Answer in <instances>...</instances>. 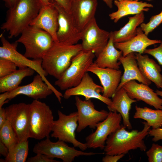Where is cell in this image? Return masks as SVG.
Listing matches in <instances>:
<instances>
[{
    "label": "cell",
    "mask_w": 162,
    "mask_h": 162,
    "mask_svg": "<svg viewBox=\"0 0 162 162\" xmlns=\"http://www.w3.org/2000/svg\"><path fill=\"white\" fill-rule=\"evenodd\" d=\"M146 154L149 162H162V146L153 143Z\"/></svg>",
    "instance_id": "33"
},
{
    "label": "cell",
    "mask_w": 162,
    "mask_h": 162,
    "mask_svg": "<svg viewBox=\"0 0 162 162\" xmlns=\"http://www.w3.org/2000/svg\"><path fill=\"white\" fill-rule=\"evenodd\" d=\"M150 136H152V140L154 142L162 140V128H158L150 130L148 132Z\"/></svg>",
    "instance_id": "38"
},
{
    "label": "cell",
    "mask_w": 162,
    "mask_h": 162,
    "mask_svg": "<svg viewBox=\"0 0 162 162\" xmlns=\"http://www.w3.org/2000/svg\"><path fill=\"white\" fill-rule=\"evenodd\" d=\"M155 92L158 95L161 97L162 98V88L161 91L157 90Z\"/></svg>",
    "instance_id": "46"
},
{
    "label": "cell",
    "mask_w": 162,
    "mask_h": 162,
    "mask_svg": "<svg viewBox=\"0 0 162 162\" xmlns=\"http://www.w3.org/2000/svg\"><path fill=\"white\" fill-rule=\"evenodd\" d=\"M94 54L82 50L72 59L71 64L54 84L61 90H66L77 86L81 82L89 66L93 63Z\"/></svg>",
    "instance_id": "6"
},
{
    "label": "cell",
    "mask_w": 162,
    "mask_h": 162,
    "mask_svg": "<svg viewBox=\"0 0 162 162\" xmlns=\"http://www.w3.org/2000/svg\"><path fill=\"white\" fill-rule=\"evenodd\" d=\"M32 151L35 153H40L52 159H60L64 162H72L76 157L80 156H91L100 153L78 150L74 146H68L62 140L52 142L50 137H46V139L36 144Z\"/></svg>",
    "instance_id": "8"
},
{
    "label": "cell",
    "mask_w": 162,
    "mask_h": 162,
    "mask_svg": "<svg viewBox=\"0 0 162 162\" xmlns=\"http://www.w3.org/2000/svg\"><path fill=\"white\" fill-rule=\"evenodd\" d=\"M5 3L6 7L8 9L13 7L19 0H2Z\"/></svg>",
    "instance_id": "43"
},
{
    "label": "cell",
    "mask_w": 162,
    "mask_h": 162,
    "mask_svg": "<svg viewBox=\"0 0 162 162\" xmlns=\"http://www.w3.org/2000/svg\"><path fill=\"white\" fill-rule=\"evenodd\" d=\"M7 119L11 124L19 142L28 140L31 113L30 104H14L5 108Z\"/></svg>",
    "instance_id": "10"
},
{
    "label": "cell",
    "mask_w": 162,
    "mask_h": 162,
    "mask_svg": "<svg viewBox=\"0 0 162 162\" xmlns=\"http://www.w3.org/2000/svg\"><path fill=\"white\" fill-rule=\"evenodd\" d=\"M58 10L53 4L42 6L30 25L45 31L51 35L54 42H58L56 36L58 26Z\"/></svg>",
    "instance_id": "19"
},
{
    "label": "cell",
    "mask_w": 162,
    "mask_h": 162,
    "mask_svg": "<svg viewBox=\"0 0 162 162\" xmlns=\"http://www.w3.org/2000/svg\"><path fill=\"white\" fill-rule=\"evenodd\" d=\"M142 129L128 131L123 125L107 138L104 149L105 154H125L133 150L139 148L142 151H146L147 147L144 139L148 134L150 127L146 122H142Z\"/></svg>",
    "instance_id": "1"
},
{
    "label": "cell",
    "mask_w": 162,
    "mask_h": 162,
    "mask_svg": "<svg viewBox=\"0 0 162 162\" xmlns=\"http://www.w3.org/2000/svg\"><path fill=\"white\" fill-rule=\"evenodd\" d=\"M16 64L12 61L5 58H0V78L7 76L15 71Z\"/></svg>",
    "instance_id": "34"
},
{
    "label": "cell",
    "mask_w": 162,
    "mask_h": 162,
    "mask_svg": "<svg viewBox=\"0 0 162 162\" xmlns=\"http://www.w3.org/2000/svg\"><path fill=\"white\" fill-rule=\"evenodd\" d=\"M125 154H123L116 155L106 154L102 159L103 162H117L122 158Z\"/></svg>",
    "instance_id": "39"
},
{
    "label": "cell",
    "mask_w": 162,
    "mask_h": 162,
    "mask_svg": "<svg viewBox=\"0 0 162 162\" xmlns=\"http://www.w3.org/2000/svg\"><path fill=\"white\" fill-rule=\"evenodd\" d=\"M39 1L41 3L42 6H45L51 4L49 2L48 0H39Z\"/></svg>",
    "instance_id": "45"
},
{
    "label": "cell",
    "mask_w": 162,
    "mask_h": 162,
    "mask_svg": "<svg viewBox=\"0 0 162 162\" xmlns=\"http://www.w3.org/2000/svg\"><path fill=\"white\" fill-rule=\"evenodd\" d=\"M35 71L28 67L19 68L9 74L0 78V92H10L15 89L25 77L33 75Z\"/></svg>",
    "instance_id": "28"
},
{
    "label": "cell",
    "mask_w": 162,
    "mask_h": 162,
    "mask_svg": "<svg viewBox=\"0 0 162 162\" xmlns=\"http://www.w3.org/2000/svg\"><path fill=\"white\" fill-rule=\"evenodd\" d=\"M27 162H58L53 159L50 158L45 154L38 153L34 156L29 158L27 160Z\"/></svg>",
    "instance_id": "36"
},
{
    "label": "cell",
    "mask_w": 162,
    "mask_h": 162,
    "mask_svg": "<svg viewBox=\"0 0 162 162\" xmlns=\"http://www.w3.org/2000/svg\"><path fill=\"white\" fill-rule=\"evenodd\" d=\"M110 32V37L107 44L96 56V60L94 63L100 67L119 70L121 64L119 59L122 56V52L115 47L112 32Z\"/></svg>",
    "instance_id": "26"
},
{
    "label": "cell",
    "mask_w": 162,
    "mask_h": 162,
    "mask_svg": "<svg viewBox=\"0 0 162 162\" xmlns=\"http://www.w3.org/2000/svg\"><path fill=\"white\" fill-rule=\"evenodd\" d=\"M96 75L103 88V95L107 98L112 97L116 92L122 75L121 70L97 66L94 62L89 67L87 72Z\"/></svg>",
    "instance_id": "16"
},
{
    "label": "cell",
    "mask_w": 162,
    "mask_h": 162,
    "mask_svg": "<svg viewBox=\"0 0 162 162\" xmlns=\"http://www.w3.org/2000/svg\"><path fill=\"white\" fill-rule=\"evenodd\" d=\"M7 120L5 108H0V128H1Z\"/></svg>",
    "instance_id": "40"
},
{
    "label": "cell",
    "mask_w": 162,
    "mask_h": 162,
    "mask_svg": "<svg viewBox=\"0 0 162 162\" xmlns=\"http://www.w3.org/2000/svg\"><path fill=\"white\" fill-rule=\"evenodd\" d=\"M29 137L37 140L50 137L54 121L52 110L45 103L34 100L30 104Z\"/></svg>",
    "instance_id": "7"
},
{
    "label": "cell",
    "mask_w": 162,
    "mask_h": 162,
    "mask_svg": "<svg viewBox=\"0 0 162 162\" xmlns=\"http://www.w3.org/2000/svg\"><path fill=\"white\" fill-rule=\"evenodd\" d=\"M2 46L0 47V58L9 59L14 62L19 68H29L42 77L44 81L52 90L58 100L60 101L63 95L58 91L47 80L48 75L42 67V59H30L19 53L17 50L18 43H10L2 35L0 36Z\"/></svg>",
    "instance_id": "5"
},
{
    "label": "cell",
    "mask_w": 162,
    "mask_h": 162,
    "mask_svg": "<svg viewBox=\"0 0 162 162\" xmlns=\"http://www.w3.org/2000/svg\"><path fill=\"white\" fill-rule=\"evenodd\" d=\"M110 8H112L113 7V0H102Z\"/></svg>",
    "instance_id": "44"
},
{
    "label": "cell",
    "mask_w": 162,
    "mask_h": 162,
    "mask_svg": "<svg viewBox=\"0 0 162 162\" xmlns=\"http://www.w3.org/2000/svg\"><path fill=\"white\" fill-rule=\"evenodd\" d=\"M160 44L157 47L146 49L144 54L151 55L157 60L160 65L162 66V41Z\"/></svg>",
    "instance_id": "35"
},
{
    "label": "cell",
    "mask_w": 162,
    "mask_h": 162,
    "mask_svg": "<svg viewBox=\"0 0 162 162\" xmlns=\"http://www.w3.org/2000/svg\"><path fill=\"white\" fill-rule=\"evenodd\" d=\"M8 152V148L0 141V154L4 157H6Z\"/></svg>",
    "instance_id": "42"
},
{
    "label": "cell",
    "mask_w": 162,
    "mask_h": 162,
    "mask_svg": "<svg viewBox=\"0 0 162 162\" xmlns=\"http://www.w3.org/2000/svg\"><path fill=\"white\" fill-rule=\"evenodd\" d=\"M145 18L144 12L128 17V21L124 26L112 32L114 43L125 42L135 37L137 28L143 23Z\"/></svg>",
    "instance_id": "27"
},
{
    "label": "cell",
    "mask_w": 162,
    "mask_h": 162,
    "mask_svg": "<svg viewBox=\"0 0 162 162\" xmlns=\"http://www.w3.org/2000/svg\"><path fill=\"white\" fill-rule=\"evenodd\" d=\"M161 41L160 40L149 39L140 27L137 28L135 37L125 42L114 43V45L117 49L122 51L123 56H125L131 52L144 54L148 46L160 44Z\"/></svg>",
    "instance_id": "21"
},
{
    "label": "cell",
    "mask_w": 162,
    "mask_h": 162,
    "mask_svg": "<svg viewBox=\"0 0 162 162\" xmlns=\"http://www.w3.org/2000/svg\"><path fill=\"white\" fill-rule=\"evenodd\" d=\"M98 0H71V14L82 32L94 18Z\"/></svg>",
    "instance_id": "17"
},
{
    "label": "cell",
    "mask_w": 162,
    "mask_h": 162,
    "mask_svg": "<svg viewBox=\"0 0 162 162\" xmlns=\"http://www.w3.org/2000/svg\"><path fill=\"white\" fill-rule=\"evenodd\" d=\"M136 112L134 116V118H140L146 121L152 129L162 126V110H154L147 107H135Z\"/></svg>",
    "instance_id": "29"
},
{
    "label": "cell",
    "mask_w": 162,
    "mask_h": 162,
    "mask_svg": "<svg viewBox=\"0 0 162 162\" xmlns=\"http://www.w3.org/2000/svg\"><path fill=\"white\" fill-rule=\"evenodd\" d=\"M82 50L81 44L54 41L42 59V67L48 75L58 79L69 66L72 58Z\"/></svg>",
    "instance_id": "3"
},
{
    "label": "cell",
    "mask_w": 162,
    "mask_h": 162,
    "mask_svg": "<svg viewBox=\"0 0 162 162\" xmlns=\"http://www.w3.org/2000/svg\"><path fill=\"white\" fill-rule=\"evenodd\" d=\"M28 152V140L19 142L8 149V154L3 162H25Z\"/></svg>",
    "instance_id": "30"
},
{
    "label": "cell",
    "mask_w": 162,
    "mask_h": 162,
    "mask_svg": "<svg viewBox=\"0 0 162 162\" xmlns=\"http://www.w3.org/2000/svg\"><path fill=\"white\" fill-rule=\"evenodd\" d=\"M112 98L111 104L107 106L108 109L110 111L116 112L120 113L122 117L123 125L128 129H131L130 111L132 104L137 100L131 98L123 87L116 91Z\"/></svg>",
    "instance_id": "22"
},
{
    "label": "cell",
    "mask_w": 162,
    "mask_h": 162,
    "mask_svg": "<svg viewBox=\"0 0 162 162\" xmlns=\"http://www.w3.org/2000/svg\"><path fill=\"white\" fill-rule=\"evenodd\" d=\"M128 0V1H138L139 0ZM146 0V1H152L153 0Z\"/></svg>",
    "instance_id": "47"
},
{
    "label": "cell",
    "mask_w": 162,
    "mask_h": 162,
    "mask_svg": "<svg viewBox=\"0 0 162 162\" xmlns=\"http://www.w3.org/2000/svg\"><path fill=\"white\" fill-rule=\"evenodd\" d=\"M103 87L96 84L87 72L77 86L65 90L63 97L68 99L73 96L81 95L85 97L86 100L96 99L107 106L110 105L112 100L101 95L100 93H103Z\"/></svg>",
    "instance_id": "15"
},
{
    "label": "cell",
    "mask_w": 162,
    "mask_h": 162,
    "mask_svg": "<svg viewBox=\"0 0 162 162\" xmlns=\"http://www.w3.org/2000/svg\"><path fill=\"white\" fill-rule=\"evenodd\" d=\"M51 4L56 2L68 12L71 14V0H48Z\"/></svg>",
    "instance_id": "37"
},
{
    "label": "cell",
    "mask_w": 162,
    "mask_h": 162,
    "mask_svg": "<svg viewBox=\"0 0 162 162\" xmlns=\"http://www.w3.org/2000/svg\"><path fill=\"white\" fill-rule=\"evenodd\" d=\"M119 61L123 66L124 71L116 91L121 88L126 82L131 80H136L148 86L152 83V82L145 78L141 73L135 53H130L125 56L122 55Z\"/></svg>",
    "instance_id": "23"
},
{
    "label": "cell",
    "mask_w": 162,
    "mask_h": 162,
    "mask_svg": "<svg viewBox=\"0 0 162 162\" xmlns=\"http://www.w3.org/2000/svg\"><path fill=\"white\" fill-rule=\"evenodd\" d=\"M162 23V11L159 14L152 16L147 23H143L140 27L147 35L152 32Z\"/></svg>",
    "instance_id": "32"
},
{
    "label": "cell",
    "mask_w": 162,
    "mask_h": 162,
    "mask_svg": "<svg viewBox=\"0 0 162 162\" xmlns=\"http://www.w3.org/2000/svg\"><path fill=\"white\" fill-rule=\"evenodd\" d=\"M0 141L4 144L8 149L19 142L11 124L7 119L0 128Z\"/></svg>",
    "instance_id": "31"
},
{
    "label": "cell",
    "mask_w": 162,
    "mask_h": 162,
    "mask_svg": "<svg viewBox=\"0 0 162 162\" xmlns=\"http://www.w3.org/2000/svg\"><path fill=\"white\" fill-rule=\"evenodd\" d=\"M8 92L2 93L0 94V108L5 103L9 101L8 99Z\"/></svg>",
    "instance_id": "41"
},
{
    "label": "cell",
    "mask_w": 162,
    "mask_h": 162,
    "mask_svg": "<svg viewBox=\"0 0 162 162\" xmlns=\"http://www.w3.org/2000/svg\"><path fill=\"white\" fill-rule=\"evenodd\" d=\"M114 3L118 10L110 14L109 16L115 23L117 22L124 16L135 15L142 12L148 11L149 8L153 7L152 4L142 1L115 0Z\"/></svg>",
    "instance_id": "24"
},
{
    "label": "cell",
    "mask_w": 162,
    "mask_h": 162,
    "mask_svg": "<svg viewBox=\"0 0 162 162\" xmlns=\"http://www.w3.org/2000/svg\"><path fill=\"white\" fill-rule=\"evenodd\" d=\"M75 101L77 110L78 126L76 131L78 133L88 126L92 129L96 128L98 124L108 116L109 112L106 111L96 110L91 99L82 100L78 96H76Z\"/></svg>",
    "instance_id": "12"
},
{
    "label": "cell",
    "mask_w": 162,
    "mask_h": 162,
    "mask_svg": "<svg viewBox=\"0 0 162 162\" xmlns=\"http://www.w3.org/2000/svg\"><path fill=\"white\" fill-rule=\"evenodd\" d=\"M148 86L131 80L126 82L122 87L131 98L143 101L156 109L162 110V98Z\"/></svg>",
    "instance_id": "18"
},
{
    "label": "cell",
    "mask_w": 162,
    "mask_h": 162,
    "mask_svg": "<svg viewBox=\"0 0 162 162\" xmlns=\"http://www.w3.org/2000/svg\"><path fill=\"white\" fill-rule=\"evenodd\" d=\"M20 34L16 41L24 45V55L28 58L42 59L54 42L49 33L33 26H29Z\"/></svg>",
    "instance_id": "4"
},
{
    "label": "cell",
    "mask_w": 162,
    "mask_h": 162,
    "mask_svg": "<svg viewBox=\"0 0 162 162\" xmlns=\"http://www.w3.org/2000/svg\"><path fill=\"white\" fill-rule=\"evenodd\" d=\"M58 13V28L56 33L59 42L75 44L81 40L82 32L77 26L71 14L56 2L53 3Z\"/></svg>",
    "instance_id": "14"
},
{
    "label": "cell",
    "mask_w": 162,
    "mask_h": 162,
    "mask_svg": "<svg viewBox=\"0 0 162 162\" xmlns=\"http://www.w3.org/2000/svg\"><path fill=\"white\" fill-rule=\"evenodd\" d=\"M110 32L100 28L95 18L82 32V50L91 51L97 56L107 44Z\"/></svg>",
    "instance_id": "13"
},
{
    "label": "cell",
    "mask_w": 162,
    "mask_h": 162,
    "mask_svg": "<svg viewBox=\"0 0 162 162\" xmlns=\"http://www.w3.org/2000/svg\"><path fill=\"white\" fill-rule=\"evenodd\" d=\"M58 118L53 122L51 137L71 143L82 151L86 150L88 148L86 143L80 142L76 138L75 132L78 126L77 112L66 115L58 110Z\"/></svg>",
    "instance_id": "9"
},
{
    "label": "cell",
    "mask_w": 162,
    "mask_h": 162,
    "mask_svg": "<svg viewBox=\"0 0 162 162\" xmlns=\"http://www.w3.org/2000/svg\"><path fill=\"white\" fill-rule=\"evenodd\" d=\"M53 93L52 90L44 81L41 76L37 74L31 83L19 86L12 91L8 92V99L10 100L17 95L23 94L38 100L45 99Z\"/></svg>",
    "instance_id": "20"
},
{
    "label": "cell",
    "mask_w": 162,
    "mask_h": 162,
    "mask_svg": "<svg viewBox=\"0 0 162 162\" xmlns=\"http://www.w3.org/2000/svg\"><path fill=\"white\" fill-rule=\"evenodd\" d=\"M139 68L143 76L153 82L158 88H162V75L160 66L147 54L135 52Z\"/></svg>",
    "instance_id": "25"
},
{
    "label": "cell",
    "mask_w": 162,
    "mask_h": 162,
    "mask_svg": "<svg viewBox=\"0 0 162 162\" xmlns=\"http://www.w3.org/2000/svg\"><path fill=\"white\" fill-rule=\"evenodd\" d=\"M122 119L120 113L110 111L106 118L98 124L96 130L86 138L88 148L104 149L109 136L121 126Z\"/></svg>",
    "instance_id": "11"
},
{
    "label": "cell",
    "mask_w": 162,
    "mask_h": 162,
    "mask_svg": "<svg viewBox=\"0 0 162 162\" xmlns=\"http://www.w3.org/2000/svg\"><path fill=\"white\" fill-rule=\"evenodd\" d=\"M42 6L39 0H19L7 11L1 29L8 32L9 38L18 36L30 25Z\"/></svg>",
    "instance_id": "2"
}]
</instances>
